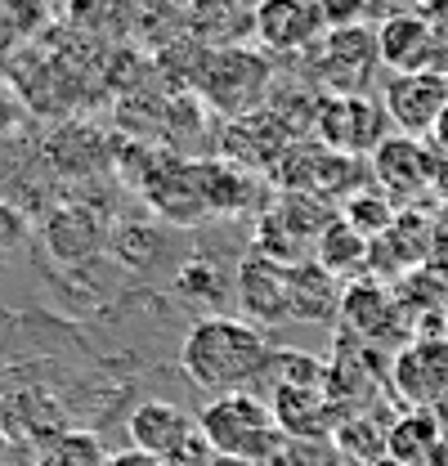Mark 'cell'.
<instances>
[{
  "label": "cell",
  "instance_id": "6da1fadb",
  "mask_svg": "<svg viewBox=\"0 0 448 466\" xmlns=\"http://www.w3.org/2000/svg\"><path fill=\"white\" fill-rule=\"evenodd\" d=\"M274 346L270 337L233 314H202L184 346H179V368L184 377L207 390V395H229V390H256L260 372L270 368Z\"/></svg>",
  "mask_w": 448,
  "mask_h": 466
},
{
  "label": "cell",
  "instance_id": "7a4b0ae2",
  "mask_svg": "<svg viewBox=\"0 0 448 466\" xmlns=\"http://www.w3.org/2000/svg\"><path fill=\"white\" fill-rule=\"evenodd\" d=\"M198 426L211 444L216 458H238V462H256L270 466L282 453L287 435L274 421V408L265 404L260 395L251 390H229V395H211L202 412H198Z\"/></svg>",
  "mask_w": 448,
  "mask_h": 466
},
{
  "label": "cell",
  "instance_id": "3957f363",
  "mask_svg": "<svg viewBox=\"0 0 448 466\" xmlns=\"http://www.w3.org/2000/svg\"><path fill=\"white\" fill-rule=\"evenodd\" d=\"M126 435L135 453H148L167 466H211L216 453L198 426L193 412H184L179 404L167 400H144L135 404V412L126 417Z\"/></svg>",
  "mask_w": 448,
  "mask_h": 466
},
{
  "label": "cell",
  "instance_id": "277c9868",
  "mask_svg": "<svg viewBox=\"0 0 448 466\" xmlns=\"http://www.w3.org/2000/svg\"><path fill=\"white\" fill-rule=\"evenodd\" d=\"M270 86H274L270 55L247 50V46L207 50L202 76H198L202 99H207L216 113H224V116H251L265 99H270Z\"/></svg>",
  "mask_w": 448,
  "mask_h": 466
},
{
  "label": "cell",
  "instance_id": "5b68a950",
  "mask_svg": "<svg viewBox=\"0 0 448 466\" xmlns=\"http://www.w3.org/2000/svg\"><path fill=\"white\" fill-rule=\"evenodd\" d=\"M274 184H279V193H314V198H328V202L332 198L345 202L354 188L372 184V171L359 157H341L314 139H296L274 167Z\"/></svg>",
  "mask_w": 448,
  "mask_h": 466
},
{
  "label": "cell",
  "instance_id": "8992f818",
  "mask_svg": "<svg viewBox=\"0 0 448 466\" xmlns=\"http://www.w3.org/2000/svg\"><path fill=\"white\" fill-rule=\"evenodd\" d=\"M314 135L341 157H372L391 139V116L372 95H323L314 99Z\"/></svg>",
  "mask_w": 448,
  "mask_h": 466
},
{
  "label": "cell",
  "instance_id": "52a82bcc",
  "mask_svg": "<svg viewBox=\"0 0 448 466\" xmlns=\"http://www.w3.org/2000/svg\"><path fill=\"white\" fill-rule=\"evenodd\" d=\"M0 435H5L9 458H27L32 466L50 444L72 435V421L50 386H23L0 400Z\"/></svg>",
  "mask_w": 448,
  "mask_h": 466
},
{
  "label": "cell",
  "instance_id": "ba28073f",
  "mask_svg": "<svg viewBox=\"0 0 448 466\" xmlns=\"http://www.w3.org/2000/svg\"><path fill=\"white\" fill-rule=\"evenodd\" d=\"M310 67L328 95H368L382 55H377V27L354 23V27H328V36L310 50Z\"/></svg>",
  "mask_w": 448,
  "mask_h": 466
},
{
  "label": "cell",
  "instance_id": "9c48e42d",
  "mask_svg": "<svg viewBox=\"0 0 448 466\" xmlns=\"http://www.w3.org/2000/svg\"><path fill=\"white\" fill-rule=\"evenodd\" d=\"M377 55L386 76H408V72H448V46L435 32V23L417 9H403L377 23Z\"/></svg>",
  "mask_w": 448,
  "mask_h": 466
},
{
  "label": "cell",
  "instance_id": "30bf717a",
  "mask_svg": "<svg viewBox=\"0 0 448 466\" xmlns=\"http://www.w3.org/2000/svg\"><path fill=\"white\" fill-rule=\"evenodd\" d=\"M382 108L391 116L394 135L431 139L440 113L448 108V72H408L382 81Z\"/></svg>",
  "mask_w": 448,
  "mask_h": 466
},
{
  "label": "cell",
  "instance_id": "8fae6325",
  "mask_svg": "<svg viewBox=\"0 0 448 466\" xmlns=\"http://www.w3.org/2000/svg\"><path fill=\"white\" fill-rule=\"evenodd\" d=\"M372 184L391 198L394 207H412L422 193H431L435 184V148L426 139H408V135H391L372 157H368Z\"/></svg>",
  "mask_w": 448,
  "mask_h": 466
},
{
  "label": "cell",
  "instance_id": "7c38bea8",
  "mask_svg": "<svg viewBox=\"0 0 448 466\" xmlns=\"http://www.w3.org/2000/svg\"><path fill=\"white\" fill-rule=\"evenodd\" d=\"M251 36L265 55H310L328 36L319 0H260L251 14Z\"/></svg>",
  "mask_w": 448,
  "mask_h": 466
},
{
  "label": "cell",
  "instance_id": "4fadbf2b",
  "mask_svg": "<svg viewBox=\"0 0 448 466\" xmlns=\"http://www.w3.org/2000/svg\"><path fill=\"white\" fill-rule=\"evenodd\" d=\"M391 390L408 408H435L448 395V337H412L391 354Z\"/></svg>",
  "mask_w": 448,
  "mask_h": 466
},
{
  "label": "cell",
  "instance_id": "5bb4252c",
  "mask_svg": "<svg viewBox=\"0 0 448 466\" xmlns=\"http://www.w3.org/2000/svg\"><path fill=\"white\" fill-rule=\"evenodd\" d=\"M403 323L408 319H403V309L394 300V288H386L382 279L368 274V279L345 283V291H341V332L345 337L382 350L386 341H394L403 332Z\"/></svg>",
  "mask_w": 448,
  "mask_h": 466
},
{
  "label": "cell",
  "instance_id": "9a60e30c",
  "mask_svg": "<svg viewBox=\"0 0 448 466\" xmlns=\"http://www.w3.org/2000/svg\"><path fill=\"white\" fill-rule=\"evenodd\" d=\"M233 296L247 323H291V265H279L260 251L242 256L233 274Z\"/></svg>",
  "mask_w": 448,
  "mask_h": 466
},
{
  "label": "cell",
  "instance_id": "2e32d148",
  "mask_svg": "<svg viewBox=\"0 0 448 466\" xmlns=\"http://www.w3.org/2000/svg\"><path fill=\"white\" fill-rule=\"evenodd\" d=\"M444 440H448L444 417L435 408H403L391 421L386 458L394 466H431V458L444 449Z\"/></svg>",
  "mask_w": 448,
  "mask_h": 466
},
{
  "label": "cell",
  "instance_id": "e0dca14e",
  "mask_svg": "<svg viewBox=\"0 0 448 466\" xmlns=\"http://www.w3.org/2000/svg\"><path fill=\"white\" fill-rule=\"evenodd\" d=\"M341 291H345V283L332 279L323 265H314V260L291 265V323H332V319H341Z\"/></svg>",
  "mask_w": 448,
  "mask_h": 466
},
{
  "label": "cell",
  "instance_id": "ac0fdd59",
  "mask_svg": "<svg viewBox=\"0 0 448 466\" xmlns=\"http://www.w3.org/2000/svg\"><path fill=\"white\" fill-rule=\"evenodd\" d=\"M368 260H372V242H368L363 233L350 229L341 216H336L332 225L319 233V242H314V265H323L341 283L368 279Z\"/></svg>",
  "mask_w": 448,
  "mask_h": 466
},
{
  "label": "cell",
  "instance_id": "d6986e66",
  "mask_svg": "<svg viewBox=\"0 0 448 466\" xmlns=\"http://www.w3.org/2000/svg\"><path fill=\"white\" fill-rule=\"evenodd\" d=\"M188 32L207 50L242 46V32H251V9L238 0H188Z\"/></svg>",
  "mask_w": 448,
  "mask_h": 466
},
{
  "label": "cell",
  "instance_id": "ffe728a7",
  "mask_svg": "<svg viewBox=\"0 0 448 466\" xmlns=\"http://www.w3.org/2000/svg\"><path fill=\"white\" fill-rule=\"evenodd\" d=\"M198 179H202L211 220L238 216V211H247L256 202V179L247 171H238L233 162H198Z\"/></svg>",
  "mask_w": 448,
  "mask_h": 466
},
{
  "label": "cell",
  "instance_id": "44dd1931",
  "mask_svg": "<svg viewBox=\"0 0 448 466\" xmlns=\"http://www.w3.org/2000/svg\"><path fill=\"white\" fill-rule=\"evenodd\" d=\"M386 435H391V421H382L377 412H350L332 431V449L336 458L354 466H377L386 462Z\"/></svg>",
  "mask_w": 448,
  "mask_h": 466
},
{
  "label": "cell",
  "instance_id": "7402d4cb",
  "mask_svg": "<svg viewBox=\"0 0 448 466\" xmlns=\"http://www.w3.org/2000/svg\"><path fill=\"white\" fill-rule=\"evenodd\" d=\"M336 216H341L354 233H363L368 242H377V238L399 220V207H394L377 184H363V188H354V193L336 207Z\"/></svg>",
  "mask_w": 448,
  "mask_h": 466
},
{
  "label": "cell",
  "instance_id": "603a6c76",
  "mask_svg": "<svg viewBox=\"0 0 448 466\" xmlns=\"http://www.w3.org/2000/svg\"><path fill=\"white\" fill-rule=\"evenodd\" d=\"M104 462H108L104 444H99L90 431H72V435H63L58 444H50L32 466H104Z\"/></svg>",
  "mask_w": 448,
  "mask_h": 466
},
{
  "label": "cell",
  "instance_id": "cb8c5ba5",
  "mask_svg": "<svg viewBox=\"0 0 448 466\" xmlns=\"http://www.w3.org/2000/svg\"><path fill=\"white\" fill-rule=\"evenodd\" d=\"M179 291L184 296H207V300H220L224 296V279L216 265H207V260H188L184 269H179Z\"/></svg>",
  "mask_w": 448,
  "mask_h": 466
},
{
  "label": "cell",
  "instance_id": "d4e9b609",
  "mask_svg": "<svg viewBox=\"0 0 448 466\" xmlns=\"http://www.w3.org/2000/svg\"><path fill=\"white\" fill-rule=\"evenodd\" d=\"M319 9H323L328 27H354V23H363L372 0H319Z\"/></svg>",
  "mask_w": 448,
  "mask_h": 466
},
{
  "label": "cell",
  "instance_id": "484cf974",
  "mask_svg": "<svg viewBox=\"0 0 448 466\" xmlns=\"http://www.w3.org/2000/svg\"><path fill=\"white\" fill-rule=\"evenodd\" d=\"M18 238H23V220H18V211L0 207V251H9Z\"/></svg>",
  "mask_w": 448,
  "mask_h": 466
},
{
  "label": "cell",
  "instance_id": "4316f807",
  "mask_svg": "<svg viewBox=\"0 0 448 466\" xmlns=\"http://www.w3.org/2000/svg\"><path fill=\"white\" fill-rule=\"evenodd\" d=\"M104 466H167V462H158V458H148V453H135V449H121V453H108Z\"/></svg>",
  "mask_w": 448,
  "mask_h": 466
},
{
  "label": "cell",
  "instance_id": "83f0119b",
  "mask_svg": "<svg viewBox=\"0 0 448 466\" xmlns=\"http://www.w3.org/2000/svg\"><path fill=\"white\" fill-rule=\"evenodd\" d=\"M426 18L435 23V32L444 36V46H448V0H431V9H426Z\"/></svg>",
  "mask_w": 448,
  "mask_h": 466
},
{
  "label": "cell",
  "instance_id": "f1b7e54d",
  "mask_svg": "<svg viewBox=\"0 0 448 466\" xmlns=\"http://www.w3.org/2000/svg\"><path fill=\"white\" fill-rule=\"evenodd\" d=\"M431 188L448 202V153H435V184H431Z\"/></svg>",
  "mask_w": 448,
  "mask_h": 466
},
{
  "label": "cell",
  "instance_id": "f546056e",
  "mask_svg": "<svg viewBox=\"0 0 448 466\" xmlns=\"http://www.w3.org/2000/svg\"><path fill=\"white\" fill-rule=\"evenodd\" d=\"M431 148H435V153H448V108L440 113L435 130H431Z\"/></svg>",
  "mask_w": 448,
  "mask_h": 466
},
{
  "label": "cell",
  "instance_id": "4dcf8cb0",
  "mask_svg": "<svg viewBox=\"0 0 448 466\" xmlns=\"http://www.w3.org/2000/svg\"><path fill=\"white\" fill-rule=\"evenodd\" d=\"M211 466H256V462H238V458H216Z\"/></svg>",
  "mask_w": 448,
  "mask_h": 466
},
{
  "label": "cell",
  "instance_id": "1f68e13d",
  "mask_svg": "<svg viewBox=\"0 0 448 466\" xmlns=\"http://www.w3.org/2000/svg\"><path fill=\"white\" fill-rule=\"evenodd\" d=\"M0 466H9V449H5V435H0Z\"/></svg>",
  "mask_w": 448,
  "mask_h": 466
},
{
  "label": "cell",
  "instance_id": "d6a6232c",
  "mask_svg": "<svg viewBox=\"0 0 448 466\" xmlns=\"http://www.w3.org/2000/svg\"><path fill=\"white\" fill-rule=\"evenodd\" d=\"M238 5H242V9H251V14H256V5H260V0H238Z\"/></svg>",
  "mask_w": 448,
  "mask_h": 466
},
{
  "label": "cell",
  "instance_id": "836d02e7",
  "mask_svg": "<svg viewBox=\"0 0 448 466\" xmlns=\"http://www.w3.org/2000/svg\"><path fill=\"white\" fill-rule=\"evenodd\" d=\"M377 466H394V462H391V458H386V462H377Z\"/></svg>",
  "mask_w": 448,
  "mask_h": 466
}]
</instances>
